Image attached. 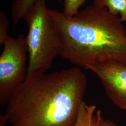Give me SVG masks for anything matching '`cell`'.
Listing matches in <instances>:
<instances>
[{"label":"cell","mask_w":126,"mask_h":126,"mask_svg":"<svg viewBox=\"0 0 126 126\" xmlns=\"http://www.w3.org/2000/svg\"><path fill=\"white\" fill-rule=\"evenodd\" d=\"M23 19L28 27L27 77L45 73L61 53L63 44L45 0H38Z\"/></svg>","instance_id":"cell-3"},{"label":"cell","mask_w":126,"mask_h":126,"mask_svg":"<svg viewBox=\"0 0 126 126\" xmlns=\"http://www.w3.org/2000/svg\"><path fill=\"white\" fill-rule=\"evenodd\" d=\"M0 56V105L7 103L15 90L25 80L28 47L26 37L9 36Z\"/></svg>","instance_id":"cell-4"},{"label":"cell","mask_w":126,"mask_h":126,"mask_svg":"<svg viewBox=\"0 0 126 126\" xmlns=\"http://www.w3.org/2000/svg\"><path fill=\"white\" fill-rule=\"evenodd\" d=\"M63 44L60 57L79 66L126 61V29L120 17L94 5L70 16L49 9Z\"/></svg>","instance_id":"cell-2"},{"label":"cell","mask_w":126,"mask_h":126,"mask_svg":"<svg viewBox=\"0 0 126 126\" xmlns=\"http://www.w3.org/2000/svg\"><path fill=\"white\" fill-rule=\"evenodd\" d=\"M38 0H13L12 3V17L14 26L23 18L27 12Z\"/></svg>","instance_id":"cell-8"},{"label":"cell","mask_w":126,"mask_h":126,"mask_svg":"<svg viewBox=\"0 0 126 126\" xmlns=\"http://www.w3.org/2000/svg\"><path fill=\"white\" fill-rule=\"evenodd\" d=\"M86 0H64L63 12L70 16L76 14Z\"/></svg>","instance_id":"cell-9"},{"label":"cell","mask_w":126,"mask_h":126,"mask_svg":"<svg viewBox=\"0 0 126 126\" xmlns=\"http://www.w3.org/2000/svg\"><path fill=\"white\" fill-rule=\"evenodd\" d=\"M94 5L107 9L114 15H119L123 22L126 23V0H94Z\"/></svg>","instance_id":"cell-7"},{"label":"cell","mask_w":126,"mask_h":126,"mask_svg":"<svg viewBox=\"0 0 126 126\" xmlns=\"http://www.w3.org/2000/svg\"><path fill=\"white\" fill-rule=\"evenodd\" d=\"M86 84L85 74L77 67L26 77L2 116L11 126H73Z\"/></svg>","instance_id":"cell-1"},{"label":"cell","mask_w":126,"mask_h":126,"mask_svg":"<svg viewBox=\"0 0 126 126\" xmlns=\"http://www.w3.org/2000/svg\"><path fill=\"white\" fill-rule=\"evenodd\" d=\"M94 126H116L113 122L104 118L100 110H97L95 113Z\"/></svg>","instance_id":"cell-11"},{"label":"cell","mask_w":126,"mask_h":126,"mask_svg":"<svg viewBox=\"0 0 126 126\" xmlns=\"http://www.w3.org/2000/svg\"><path fill=\"white\" fill-rule=\"evenodd\" d=\"M96 107L83 101L79 107L76 120L73 126H94Z\"/></svg>","instance_id":"cell-6"},{"label":"cell","mask_w":126,"mask_h":126,"mask_svg":"<svg viewBox=\"0 0 126 126\" xmlns=\"http://www.w3.org/2000/svg\"><path fill=\"white\" fill-rule=\"evenodd\" d=\"M9 22L6 15L2 12H0V45H3L5 41L9 36L8 29Z\"/></svg>","instance_id":"cell-10"},{"label":"cell","mask_w":126,"mask_h":126,"mask_svg":"<svg viewBox=\"0 0 126 126\" xmlns=\"http://www.w3.org/2000/svg\"><path fill=\"white\" fill-rule=\"evenodd\" d=\"M99 79L109 99L126 110V61H106L88 66Z\"/></svg>","instance_id":"cell-5"}]
</instances>
